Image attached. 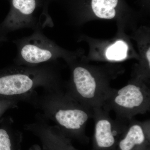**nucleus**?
I'll return each mask as SVG.
<instances>
[{"label": "nucleus", "instance_id": "6e6552de", "mask_svg": "<svg viewBox=\"0 0 150 150\" xmlns=\"http://www.w3.org/2000/svg\"><path fill=\"white\" fill-rule=\"evenodd\" d=\"M150 121H129L114 150H150Z\"/></svg>", "mask_w": 150, "mask_h": 150}, {"label": "nucleus", "instance_id": "9b49d317", "mask_svg": "<svg viewBox=\"0 0 150 150\" xmlns=\"http://www.w3.org/2000/svg\"><path fill=\"white\" fill-rule=\"evenodd\" d=\"M48 147L50 150H78L62 134L54 136L50 138L48 140Z\"/></svg>", "mask_w": 150, "mask_h": 150}, {"label": "nucleus", "instance_id": "0eeeda50", "mask_svg": "<svg viewBox=\"0 0 150 150\" xmlns=\"http://www.w3.org/2000/svg\"><path fill=\"white\" fill-rule=\"evenodd\" d=\"M37 0H11L10 12L1 25L4 33L24 28H41L34 12Z\"/></svg>", "mask_w": 150, "mask_h": 150}, {"label": "nucleus", "instance_id": "f8f14e48", "mask_svg": "<svg viewBox=\"0 0 150 150\" xmlns=\"http://www.w3.org/2000/svg\"><path fill=\"white\" fill-rule=\"evenodd\" d=\"M0 150H12L10 138L4 129H0Z\"/></svg>", "mask_w": 150, "mask_h": 150}, {"label": "nucleus", "instance_id": "1a4fd4ad", "mask_svg": "<svg viewBox=\"0 0 150 150\" xmlns=\"http://www.w3.org/2000/svg\"><path fill=\"white\" fill-rule=\"evenodd\" d=\"M118 3V0H92V8L99 18L112 19L116 15L115 8Z\"/></svg>", "mask_w": 150, "mask_h": 150}, {"label": "nucleus", "instance_id": "f257e3e1", "mask_svg": "<svg viewBox=\"0 0 150 150\" xmlns=\"http://www.w3.org/2000/svg\"><path fill=\"white\" fill-rule=\"evenodd\" d=\"M101 107L113 111L116 118L129 122L136 115L150 111L149 88L137 79L122 88H111Z\"/></svg>", "mask_w": 150, "mask_h": 150}, {"label": "nucleus", "instance_id": "20e7f679", "mask_svg": "<svg viewBox=\"0 0 150 150\" xmlns=\"http://www.w3.org/2000/svg\"><path fill=\"white\" fill-rule=\"evenodd\" d=\"M72 98L63 97L60 99L54 118L68 134L84 143L88 142L86 127L88 122L93 118V110L75 98L72 101Z\"/></svg>", "mask_w": 150, "mask_h": 150}, {"label": "nucleus", "instance_id": "9d476101", "mask_svg": "<svg viewBox=\"0 0 150 150\" xmlns=\"http://www.w3.org/2000/svg\"><path fill=\"white\" fill-rule=\"evenodd\" d=\"M128 46L126 42L119 40L109 46L105 51V56L110 61H120L127 56Z\"/></svg>", "mask_w": 150, "mask_h": 150}, {"label": "nucleus", "instance_id": "7ed1b4c3", "mask_svg": "<svg viewBox=\"0 0 150 150\" xmlns=\"http://www.w3.org/2000/svg\"><path fill=\"white\" fill-rule=\"evenodd\" d=\"M17 48L16 61L20 64L36 65L64 56L63 50L44 35L41 28L27 37L13 40Z\"/></svg>", "mask_w": 150, "mask_h": 150}, {"label": "nucleus", "instance_id": "ddd939ff", "mask_svg": "<svg viewBox=\"0 0 150 150\" xmlns=\"http://www.w3.org/2000/svg\"><path fill=\"white\" fill-rule=\"evenodd\" d=\"M150 48H149V49H148L146 52V59L147 62L148 64L150 66Z\"/></svg>", "mask_w": 150, "mask_h": 150}, {"label": "nucleus", "instance_id": "39448f33", "mask_svg": "<svg viewBox=\"0 0 150 150\" xmlns=\"http://www.w3.org/2000/svg\"><path fill=\"white\" fill-rule=\"evenodd\" d=\"M93 110L94 123L93 150H115L129 121L113 119L110 112L101 107L93 108Z\"/></svg>", "mask_w": 150, "mask_h": 150}, {"label": "nucleus", "instance_id": "4468645a", "mask_svg": "<svg viewBox=\"0 0 150 150\" xmlns=\"http://www.w3.org/2000/svg\"><path fill=\"white\" fill-rule=\"evenodd\" d=\"M3 33H4V32L3 31L1 25H0V41H1V40H6L5 37L2 36V34Z\"/></svg>", "mask_w": 150, "mask_h": 150}, {"label": "nucleus", "instance_id": "f03ea898", "mask_svg": "<svg viewBox=\"0 0 150 150\" xmlns=\"http://www.w3.org/2000/svg\"><path fill=\"white\" fill-rule=\"evenodd\" d=\"M108 72L86 66H74L72 74L73 97L90 108L102 107L112 88Z\"/></svg>", "mask_w": 150, "mask_h": 150}, {"label": "nucleus", "instance_id": "423d86ee", "mask_svg": "<svg viewBox=\"0 0 150 150\" xmlns=\"http://www.w3.org/2000/svg\"><path fill=\"white\" fill-rule=\"evenodd\" d=\"M46 73L38 71L14 69L0 74V95L13 96L25 93L37 81L46 78Z\"/></svg>", "mask_w": 150, "mask_h": 150}]
</instances>
